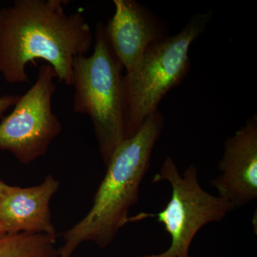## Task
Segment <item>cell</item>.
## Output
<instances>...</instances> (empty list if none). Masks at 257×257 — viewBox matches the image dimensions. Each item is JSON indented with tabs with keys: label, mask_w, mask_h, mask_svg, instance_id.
I'll use <instances>...</instances> for the list:
<instances>
[{
	"label": "cell",
	"mask_w": 257,
	"mask_h": 257,
	"mask_svg": "<svg viewBox=\"0 0 257 257\" xmlns=\"http://www.w3.org/2000/svg\"><path fill=\"white\" fill-rule=\"evenodd\" d=\"M64 4L15 0L0 9V74L7 82H28L27 66L42 60L61 83L72 86L74 59L89 52L93 35L82 13H67Z\"/></svg>",
	"instance_id": "cell-1"
},
{
	"label": "cell",
	"mask_w": 257,
	"mask_h": 257,
	"mask_svg": "<svg viewBox=\"0 0 257 257\" xmlns=\"http://www.w3.org/2000/svg\"><path fill=\"white\" fill-rule=\"evenodd\" d=\"M165 125L159 109L148 116L133 136L124 139L106 164L105 175L96 192L90 210L63 234L58 257H71L82 243L101 248L110 244L128 223L131 208L150 165L154 147Z\"/></svg>",
	"instance_id": "cell-2"
},
{
	"label": "cell",
	"mask_w": 257,
	"mask_h": 257,
	"mask_svg": "<svg viewBox=\"0 0 257 257\" xmlns=\"http://www.w3.org/2000/svg\"><path fill=\"white\" fill-rule=\"evenodd\" d=\"M212 18L211 11L192 15L177 35L149 47L136 67L124 74L125 139L133 136L166 94L185 79L191 67L189 48Z\"/></svg>",
	"instance_id": "cell-3"
},
{
	"label": "cell",
	"mask_w": 257,
	"mask_h": 257,
	"mask_svg": "<svg viewBox=\"0 0 257 257\" xmlns=\"http://www.w3.org/2000/svg\"><path fill=\"white\" fill-rule=\"evenodd\" d=\"M94 39L92 55H79L74 60V111L90 118L106 166L125 139L124 74L106 42L101 23L96 26Z\"/></svg>",
	"instance_id": "cell-4"
},
{
	"label": "cell",
	"mask_w": 257,
	"mask_h": 257,
	"mask_svg": "<svg viewBox=\"0 0 257 257\" xmlns=\"http://www.w3.org/2000/svg\"><path fill=\"white\" fill-rule=\"evenodd\" d=\"M162 181L172 187V196L165 209L157 214L142 213L130 221L157 218L170 234L172 242L165 252L141 257H189L191 243L199 230L209 223L222 220L234 208L223 198L212 195L201 187L194 165L180 175L175 162L167 157L153 179V182Z\"/></svg>",
	"instance_id": "cell-5"
},
{
	"label": "cell",
	"mask_w": 257,
	"mask_h": 257,
	"mask_svg": "<svg viewBox=\"0 0 257 257\" xmlns=\"http://www.w3.org/2000/svg\"><path fill=\"white\" fill-rule=\"evenodd\" d=\"M55 78L51 66H41L33 85L20 96L13 111L0 121V150L10 152L22 164L45 156L62 131L52 107Z\"/></svg>",
	"instance_id": "cell-6"
},
{
	"label": "cell",
	"mask_w": 257,
	"mask_h": 257,
	"mask_svg": "<svg viewBox=\"0 0 257 257\" xmlns=\"http://www.w3.org/2000/svg\"><path fill=\"white\" fill-rule=\"evenodd\" d=\"M114 13L104 32L116 60L133 70L149 47L168 36L163 21L135 0H114Z\"/></svg>",
	"instance_id": "cell-7"
},
{
	"label": "cell",
	"mask_w": 257,
	"mask_h": 257,
	"mask_svg": "<svg viewBox=\"0 0 257 257\" xmlns=\"http://www.w3.org/2000/svg\"><path fill=\"white\" fill-rule=\"evenodd\" d=\"M221 175L211 181L219 197L233 207H243L257 198V116L224 143L219 162Z\"/></svg>",
	"instance_id": "cell-8"
},
{
	"label": "cell",
	"mask_w": 257,
	"mask_h": 257,
	"mask_svg": "<svg viewBox=\"0 0 257 257\" xmlns=\"http://www.w3.org/2000/svg\"><path fill=\"white\" fill-rule=\"evenodd\" d=\"M60 187L53 175L29 187H6L0 195V224L8 234L20 233L56 236L52 222L50 202Z\"/></svg>",
	"instance_id": "cell-9"
},
{
	"label": "cell",
	"mask_w": 257,
	"mask_h": 257,
	"mask_svg": "<svg viewBox=\"0 0 257 257\" xmlns=\"http://www.w3.org/2000/svg\"><path fill=\"white\" fill-rule=\"evenodd\" d=\"M56 236L20 233L0 239V257H58Z\"/></svg>",
	"instance_id": "cell-10"
},
{
	"label": "cell",
	"mask_w": 257,
	"mask_h": 257,
	"mask_svg": "<svg viewBox=\"0 0 257 257\" xmlns=\"http://www.w3.org/2000/svg\"><path fill=\"white\" fill-rule=\"evenodd\" d=\"M20 96L7 94L0 96V121L4 117L5 113L18 102Z\"/></svg>",
	"instance_id": "cell-11"
},
{
	"label": "cell",
	"mask_w": 257,
	"mask_h": 257,
	"mask_svg": "<svg viewBox=\"0 0 257 257\" xmlns=\"http://www.w3.org/2000/svg\"><path fill=\"white\" fill-rule=\"evenodd\" d=\"M7 235H8V233H7L6 230L3 227V225L0 224V239L5 237Z\"/></svg>",
	"instance_id": "cell-12"
},
{
	"label": "cell",
	"mask_w": 257,
	"mask_h": 257,
	"mask_svg": "<svg viewBox=\"0 0 257 257\" xmlns=\"http://www.w3.org/2000/svg\"><path fill=\"white\" fill-rule=\"evenodd\" d=\"M6 186L7 184H5L4 182H3V181L0 179V195H1L2 193H3Z\"/></svg>",
	"instance_id": "cell-13"
}]
</instances>
